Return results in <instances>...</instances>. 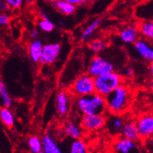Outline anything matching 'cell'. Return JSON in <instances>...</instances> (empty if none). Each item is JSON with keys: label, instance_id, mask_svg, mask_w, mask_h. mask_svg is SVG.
Masks as SVG:
<instances>
[{"label": "cell", "instance_id": "10", "mask_svg": "<svg viewBox=\"0 0 153 153\" xmlns=\"http://www.w3.org/2000/svg\"><path fill=\"white\" fill-rule=\"evenodd\" d=\"M56 110L59 115L65 117L70 111V95L66 91H60L56 97Z\"/></svg>", "mask_w": 153, "mask_h": 153}, {"label": "cell", "instance_id": "18", "mask_svg": "<svg viewBox=\"0 0 153 153\" xmlns=\"http://www.w3.org/2000/svg\"><path fill=\"white\" fill-rule=\"evenodd\" d=\"M0 119L5 125L8 128L14 126L15 119L13 113L8 107H2L0 109Z\"/></svg>", "mask_w": 153, "mask_h": 153}, {"label": "cell", "instance_id": "11", "mask_svg": "<svg viewBox=\"0 0 153 153\" xmlns=\"http://www.w3.org/2000/svg\"><path fill=\"white\" fill-rule=\"evenodd\" d=\"M114 148L117 153H132L137 149V143L123 137L116 142Z\"/></svg>", "mask_w": 153, "mask_h": 153}, {"label": "cell", "instance_id": "34", "mask_svg": "<svg viewBox=\"0 0 153 153\" xmlns=\"http://www.w3.org/2000/svg\"><path fill=\"white\" fill-rule=\"evenodd\" d=\"M41 13V19H49V18H48V16H47L46 13H45V12L41 11V13Z\"/></svg>", "mask_w": 153, "mask_h": 153}, {"label": "cell", "instance_id": "28", "mask_svg": "<svg viewBox=\"0 0 153 153\" xmlns=\"http://www.w3.org/2000/svg\"><path fill=\"white\" fill-rule=\"evenodd\" d=\"M10 23V17L4 13H0V25H7Z\"/></svg>", "mask_w": 153, "mask_h": 153}, {"label": "cell", "instance_id": "33", "mask_svg": "<svg viewBox=\"0 0 153 153\" xmlns=\"http://www.w3.org/2000/svg\"><path fill=\"white\" fill-rule=\"evenodd\" d=\"M149 72H150V75H151V77L153 78V62H150V65H149Z\"/></svg>", "mask_w": 153, "mask_h": 153}, {"label": "cell", "instance_id": "23", "mask_svg": "<svg viewBox=\"0 0 153 153\" xmlns=\"http://www.w3.org/2000/svg\"><path fill=\"white\" fill-rule=\"evenodd\" d=\"M28 146L33 153H38L42 150V141L37 136H31L28 139Z\"/></svg>", "mask_w": 153, "mask_h": 153}, {"label": "cell", "instance_id": "26", "mask_svg": "<svg viewBox=\"0 0 153 153\" xmlns=\"http://www.w3.org/2000/svg\"><path fill=\"white\" fill-rule=\"evenodd\" d=\"M38 27L39 29L45 33L52 32L55 28L54 23L50 21L49 19H41L38 23Z\"/></svg>", "mask_w": 153, "mask_h": 153}, {"label": "cell", "instance_id": "13", "mask_svg": "<svg viewBox=\"0 0 153 153\" xmlns=\"http://www.w3.org/2000/svg\"><path fill=\"white\" fill-rule=\"evenodd\" d=\"M138 29L134 26H128L120 32V37L126 44H134L138 37Z\"/></svg>", "mask_w": 153, "mask_h": 153}, {"label": "cell", "instance_id": "20", "mask_svg": "<svg viewBox=\"0 0 153 153\" xmlns=\"http://www.w3.org/2000/svg\"><path fill=\"white\" fill-rule=\"evenodd\" d=\"M108 44L103 39H95L88 43V48L94 53H99L106 50Z\"/></svg>", "mask_w": 153, "mask_h": 153}, {"label": "cell", "instance_id": "5", "mask_svg": "<svg viewBox=\"0 0 153 153\" xmlns=\"http://www.w3.org/2000/svg\"><path fill=\"white\" fill-rule=\"evenodd\" d=\"M114 71V65L110 61L102 56H95L91 60L87 67V74L93 78L103 76Z\"/></svg>", "mask_w": 153, "mask_h": 153}, {"label": "cell", "instance_id": "16", "mask_svg": "<svg viewBox=\"0 0 153 153\" xmlns=\"http://www.w3.org/2000/svg\"><path fill=\"white\" fill-rule=\"evenodd\" d=\"M64 132L68 137H70L74 140L80 139V138L82 135L81 128L74 122H72V121H69L65 124Z\"/></svg>", "mask_w": 153, "mask_h": 153}, {"label": "cell", "instance_id": "30", "mask_svg": "<svg viewBox=\"0 0 153 153\" xmlns=\"http://www.w3.org/2000/svg\"><path fill=\"white\" fill-rule=\"evenodd\" d=\"M124 76H126V77H131L133 75H134V69L131 67H127L125 69H124Z\"/></svg>", "mask_w": 153, "mask_h": 153}, {"label": "cell", "instance_id": "24", "mask_svg": "<svg viewBox=\"0 0 153 153\" xmlns=\"http://www.w3.org/2000/svg\"><path fill=\"white\" fill-rule=\"evenodd\" d=\"M114 116L109 120V128L114 132H120L122 131L124 121L120 118L118 114H113Z\"/></svg>", "mask_w": 153, "mask_h": 153}, {"label": "cell", "instance_id": "29", "mask_svg": "<svg viewBox=\"0 0 153 153\" xmlns=\"http://www.w3.org/2000/svg\"><path fill=\"white\" fill-rule=\"evenodd\" d=\"M66 2H69V3L74 5V6H81L83 4L87 2V0H64Z\"/></svg>", "mask_w": 153, "mask_h": 153}, {"label": "cell", "instance_id": "35", "mask_svg": "<svg viewBox=\"0 0 153 153\" xmlns=\"http://www.w3.org/2000/svg\"><path fill=\"white\" fill-rule=\"evenodd\" d=\"M149 87H150V89H151V91L153 92V78H152V79L151 80V82H150Z\"/></svg>", "mask_w": 153, "mask_h": 153}, {"label": "cell", "instance_id": "19", "mask_svg": "<svg viewBox=\"0 0 153 153\" xmlns=\"http://www.w3.org/2000/svg\"><path fill=\"white\" fill-rule=\"evenodd\" d=\"M140 33L148 41L153 42V22H143L138 28Z\"/></svg>", "mask_w": 153, "mask_h": 153}, {"label": "cell", "instance_id": "7", "mask_svg": "<svg viewBox=\"0 0 153 153\" xmlns=\"http://www.w3.org/2000/svg\"><path fill=\"white\" fill-rule=\"evenodd\" d=\"M106 123L104 114L83 115L81 121V126L86 131H94L101 129Z\"/></svg>", "mask_w": 153, "mask_h": 153}, {"label": "cell", "instance_id": "6", "mask_svg": "<svg viewBox=\"0 0 153 153\" xmlns=\"http://www.w3.org/2000/svg\"><path fill=\"white\" fill-rule=\"evenodd\" d=\"M135 124L141 139H147L153 135L152 114H146L139 117Z\"/></svg>", "mask_w": 153, "mask_h": 153}, {"label": "cell", "instance_id": "9", "mask_svg": "<svg viewBox=\"0 0 153 153\" xmlns=\"http://www.w3.org/2000/svg\"><path fill=\"white\" fill-rule=\"evenodd\" d=\"M134 47L136 51L148 62H153V46L145 39H138L134 43Z\"/></svg>", "mask_w": 153, "mask_h": 153}, {"label": "cell", "instance_id": "8", "mask_svg": "<svg viewBox=\"0 0 153 153\" xmlns=\"http://www.w3.org/2000/svg\"><path fill=\"white\" fill-rule=\"evenodd\" d=\"M61 46L59 43H51L43 46L42 53L39 63L42 65L53 64L60 54Z\"/></svg>", "mask_w": 153, "mask_h": 153}, {"label": "cell", "instance_id": "3", "mask_svg": "<svg viewBox=\"0 0 153 153\" xmlns=\"http://www.w3.org/2000/svg\"><path fill=\"white\" fill-rule=\"evenodd\" d=\"M95 93L106 97L123 84V77L116 72L94 78Z\"/></svg>", "mask_w": 153, "mask_h": 153}, {"label": "cell", "instance_id": "1", "mask_svg": "<svg viewBox=\"0 0 153 153\" xmlns=\"http://www.w3.org/2000/svg\"><path fill=\"white\" fill-rule=\"evenodd\" d=\"M106 111L112 114H120L127 110L130 102V90L122 84L105 97Z\"/></svg>", "mask_w": 153, "mask_h": 153}, {"label": "cell", "instance_id": "22", "mask_svg": "<svg viewBox=\"0 0 153 153\" xmlns=\"http://www.w3.org/2000/svg\"><path fill=\"white\" fill-rule=\"evenodd\" d=\"M101 23V19H97L94 20L93 22H91L89 25L86 27L84 30L83 31V33L81 34V40L82 41H86L87 39L89 38L91 36V34L93 33L94 31L97 29Z\"/></svg>", "mask_w": 153, "mask_h": 153}, {"label": "cell", "instance_id": "38", "mask_svg": "<svg viewBox=\"0 0 153 153\" xmlns=\"http://www.w3.org/2000/svg\"><path fill=\"white\" fill-rule=\"evenodd\" d=\"M38 153H45V152H44V151H43V150H41V151H40L39 152H38Z\"/></svg>", "mask_w": 153, "mask_h": 153}, {"label": "cell", "instance_id": "25", "mask_svg": "<svg viewBox=\"0 0 153 153\" xmlns=\"http://www.w3.org/2000/svg\"><path fill=\"white\" fill-rule=\"evenodd\" d=\"M70 153H87V147L83 141L75 139L70 148Z\"/></svg>", "mask_w": 153, "mask_h": 153}, {"label": "cell", "instance_id": "17", "mask_svg": "<svg viewBox=\"0 0 153 153\" xmlns=\"http://www.w3.org/2000/svg\"><path fill=\"white\" fill-rule=\"evenodd\" d=\"M55 6L58 11L63 15L70 16L74 13L76 11V6L69 3V2L64 1V0H59L55 2Z\"/></svg>", "mask_w": 153, "mask_h": 153}, {"label": "cell", "instance_id": "27", "mask_svg": "<svg viewBox=\"0 0 153 153\" xmlns=\"http://www.w3.org/2000/svg\"><path fill=\"white\" fill-rule=\"evenodd\" d=\"M8 6L12 9H18L22 6L23 0H6Z\"/></svg>", "mask_w": 153, "mask_h": 153}, {"label": "cell", "instance_id": "12", "mask_svg": "<svg viewBox=\"0 0 153 153\" xmlns=\"http://www.w3.org/2000/svg\"><path fill=\"white\" fill-rule=\"evenodd\" d=\"M43 45L42 41L40 40H34L30 43L28 46V54L31 58V61L35 63H38L40 62V58L41 56V53L43 50Z\"/></svg>", "mask_w": 153, "mask_h": 153}, {"label": "cell", "instance_id": "36", "mask_svg": "<svg viewBox=\"0 0 153 153\" xmlns=\"http://www.w3.org/2000/svg\"><path fill=\"white\" fill-rule=\"evenodd\" d=\"M46 1H48V2H52V3H55V2H56L57 1H59V0H46Z\"/></svg>", "mask_w": 153, "mask_h": 153}, {"label": "cell", "instance_id": "14", "mask_svg": "<svg viewBox=\"0 0 153 153\" xmlns=\"http://www.w3.org/2000/svg\"><path fill=\"white\" fill-rule=\"evenodd\" d=\"M121 131H122L124 138L132 140V141H134L136 142L141 139L139 134H138L137 128H136L135 123L131 121V120L124 123Z\"/></svg>", "mask_w": 153, "mask_h": 153}, {"label": "cell", "instance_id": "32", "mask_svg": "<svg viewBox=\"0 0 153 153\" xmlns=\"http://www.w3.org/2000/svg\"><path fill=\"white\" fill-rule=\"evenodd\" d=\"M8 8H9V6H8V5L6 4V2H0V9H1V10H8Z\"/></svg>", "mask_w": 153, "mask_h": 153}, {"label": "cell", "instance_id": "15", "mask_svg": "<svg viewBox=\"0 0 153 153\" xmlns=\"http://www.w3.org/2000/svg\"><path fill=\"white\" fill-rule=\"evenodd\" d=\"M42 150L45 153H63L54 139L49 134H45L41 139Z\"/></svg>", "mask_w": 153, "mask_h": 153}, {"label": "cell", "instance_id": "21", "mask_svg": "<svg viewBox=\"0 0 153 153\" xmlns=\"http://www.w3.org/2000/svg\"><path fill=\"white\" fill-rule=\"evenodd\" d=\"M0 97L2 99V105L5 107H10L12 105V100L10 97L9 92L7 90L4 82L0 80Z\"/></svg>", "mask_w": 153, "mask_h": 153}, {"label": "cell", "instance_id": "37", "mask_svg": "<svg viewBox=\"0 0 153 153\" xmlns=\"http://www.w3.org/2000/svg\"><path fill=\"white\" fill-rule=\"evenodd\" d=\"M34 0H27V2H28V3H31V2H33Z\"/></svg>", "mask_w": 153, "mask_h": 153}, {"label": "cell", "instance_id": "31", "mask_svg": "<svg viewBox=\"0 0 153 153\" xmlns=\"http://www.w3.org/2000/svg\"><path fill=\"white\" fill-rule=\"evenodd\" d=\"M31 38L34 39V40H36V39H38V37L39 36V33H38V30L37 29H34L33 30L31 31Z\"/></svg>", "mask_w": 153, "mask_h": 153}, {"label": "cell", "instance_id": "4", "mask_svg": "<svg viewBox=\"0 0 153 153\" xmlns=\"http://www.w3.org/2000/svg\"><path fill=\"white\" fill-rule=\"evenodd\" d=\"M70 92L76 97H84L95 93L94 78L87 73L81 75L72 84Z\"/></svg>", "mask_w": 153, "mask_h": 153}, {"label": "cell", "instance_id": "2", "mask_svg": "<svg viewBox=\"0 0 153 153\" xmlns=\"http://www.w3.org/2000/svg\"><path fill=\"white\" fill-rule=\"evenodd\" d=\"M75 105L78 111L83 115L104 114L106 111L105 97L95 93L91 95L77 97Z\"/></svg>", "mask_w": 153, "mask_h": 153}, {"label": "cell", "instance_id": "39", "mask_svg": "<svg viewBox=\"0 0 153 153\" xmlns=\"http://www.w3.org/2000/svg\"><path fill=\"white\" fill-rule=\"evenodd\" d=\"M0 2H1V0H0Z\"/></svg>", "mask_w": 153, "mask_h": 153}]
</instances>
